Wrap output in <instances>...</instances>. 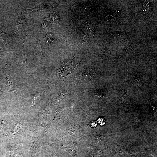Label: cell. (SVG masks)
Masks as SVG:
<instances>
[{"instance_id": "cell-3", "label": "cell", "mask_w": 157, "mask_h": 157, "mask_svg": "<svg viewBox=\"0 0 157 157\" xmlns=\"http://www.w3.org/2000/svg\"><path fill=\"white\" fill-rule=\"evenodd\" d=\"M2 95V92L1 91V90L0 89V97H1Z\"/></svg>"}, {"instance_id": "cell-1", "label": "cell", "mask_w": 157, "mask_h": 157, "mask_svg": "<svg viewBox=\"0 0 157 157\" xmlns=\"http://www.w3.org/2000/svg\"><path fill=\"white\" fill-rule=\"evenodd\" d=\"M83 137L69 142L58 143L55 144L58 148L67 151L73 157H78L77 153L78 145L79 141Z\"/></svg>"}, {"instance_id": "cell-2", "label": "cell", "mask_w": 157, "mask_h": 157, "mask_svg": "<svg viewBox=\"0 0 157 157\" xmlns=\"http://www.w3.org/2000/svg\"><path fill=\"white\" fill-rule=\"evenodd\" d=\"M6 83L8 90L13 92L16 91V89L14 85V81L10 77H7L6 78Z\"/></svg>"}]
</instances>
